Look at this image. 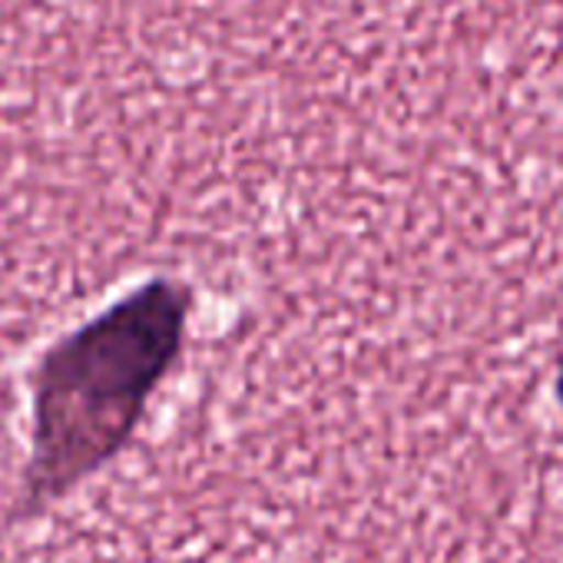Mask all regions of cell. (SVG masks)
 <instances>
[{"instance_id": "obj_1", "label": "cell", "mask_w": 563, "mask_h": 563, "mask_svg": "<svg viewBox=\"0 0 563 563\" xmlns=\"http://www.w3.org/2000/svg\"><path fill=\"white\" fill-rule=\"evenodd\" d=\"M186 316L189 292L153 278L41 355L31 372L27 514L57 504L120 454L179 355Z\"/></svg>"}, {"instance_id": "obj_2", "label": "cell", "mask_w": 563, "mask_h": 563, "mask_svg": "<svg viewBox=\"0 0 563 563\" xmlns=\"http://www.w3.org/2000/svg\"><path fill=\"white\" fill-rule=\"evenodd\" d=\"M560 398H563V375H560Z\"/></svg>"}]
</instances>
